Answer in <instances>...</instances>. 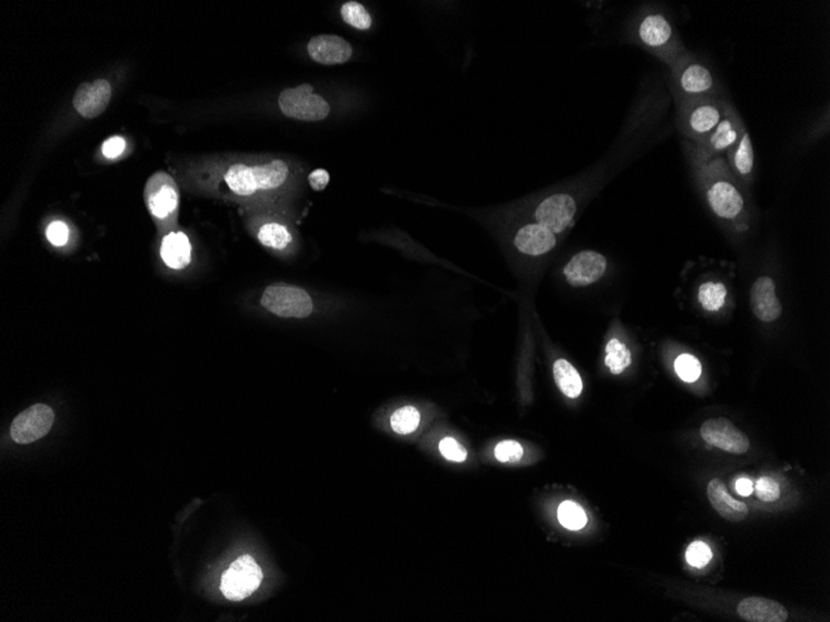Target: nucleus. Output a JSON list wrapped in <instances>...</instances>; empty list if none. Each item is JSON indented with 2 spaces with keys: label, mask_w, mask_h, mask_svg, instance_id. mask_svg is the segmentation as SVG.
Listing matches in <instances>:
<instances>
[{
  "label": "nucleus",
  "mask_w": 830,
  "mask_h": 622,
  "mask_svg": "<svg viewBox=\"0 0 830 622\" xmlns=\"http://www.w3.org/2000/svg\"><path fill=\"white\" fill-rule=\"evenodd\" d=\"M743 127H745V123L735 106L729 101L724 119L718 124V127L697 143L684 141L683 147H686L702 161L724 157L729 148L738 142Z\"/></svg>",
  "instance_id": "423d86ee"
},
{
  "label": "nucleus",
  "mask_w": 830,
  "mask_h": 622,
  "mask_svg": "<svg viewBox=\"0 0 830 622\" xmlns=\"http://www.w3.org/2000/svg\"><path fill=\"white\" fill-rule=\"evenodd\" d=\"M755 492L763 502H776L781 497L780 485L770 477H762L757 481Z\"/></svg>",
  "instance_id": "72a5a7b5"
},
{
  "label": "nucleus",
  "mask_w": 830,
  "mask_h": 622,
  "mask_svg": "<svg viewBox=\"0 0 830 622\" xmlns=\"http://www.w3.org/2000/svg\"><path fill=\"white\" fill-rule=\"evenodd\" d=\"M258 238L264 247L276 248V250H283L293 241L292 234L287 227L278 223H269L261 227Z\"/></svg>",
  "instance_id": "393cba45"
},
{
  "label": "nucleus",
  "mask_w": 830,
  "mask_h": 622,
  "mask_svg": "<svg viewBox=\"0 0 830 622\" xmlns=\"http://www.w3.org/2000/svg\"><path fill=\"white\" fill-rule=\"evenodd\" d=\"M269 312L283 318H306L314 311L313 300L305 290L295 286H269L261 297Z\"/></svg>",
  "instance_id": "1a4fd4ad"
},
{
  "label": "nucleus",
  "mask_w": 830,
  "mask_h": 622,
  "mask_svg": "<svg viewBox=\"0 0 830 622\" xmlns=\"http://www.w3.org/2000/svg\"><path fill=\"white\" fill-rule=\"evenodd\" d=\"M514 244L522 254L541 257L555 248L557 237L548 227L537 223L527 224L515 235Z\"/></svg>",
  "instance_id": "a211bd4d"
},
{
  "label": "nucleus",
  "mask_w": 830,
  "mask_h": 622,
  "mask_svg": "<svg viewBox=\"0 0 830 622\" xmlns=\"http://www.w3.org/2000/svg\"><path fill=\"white\" fill-rule=\"evenodd\" d=\"M607 258L597 251H582L574 255L563 269L567 281L574 287L592 285L607 271Z\"/></svg>",
  "instance_id": "4468645a"
},
{
  "label": "nucleus",
  "mask_w": 830,
  "mask_h": 622,
  "mask_svg": "<svg viewBox=\"0 0 830 622\" xmlns=\"http://www.w3.org/2000/svg\"><path fill=\"white\" fill-rule=\"evenodd\" d=\"M736 490H738V493L741 494V496H751L753 492L752 482L747 479H740L739 481L736 482Z\"/></svg>",
  "instance_id": "4c0bfd02"
},
{
  "label": "nucleus",
  "mask_w": 830,
  "mask_h": 622,
  "mask_svg": "<svg viewBox=\"0 0 830 622\" xmlns=\"http://www.w3.org/2000/svg\"><path fill=\"white\" fill-rule=\"evenodd\" d=\"M726 162L729 171L738 177L747 179L751 177L755 171V150L749 131L743 127L738 142L726 153Z\"/></svg>",
  "instance_id": "412c9836"
},
{
  "label": "nucleus",
  "mask_w": 830,
  "mask_h": 622,
  "mask_svg": "<svg viewBox=\"0 0 830 622\" xmlns=\"http://www.w3.org/2000/svg\"><path fill=\"white\" fill-rule=\"evenodd\" d=\"M262 572L250 555H243L231 563L221 576L220 590L228 600L240 601L250 596L261 586Z\"/></svg>",
  "instance_id": "6e6552de"
},
{
  "label": "nucleus",
  "mask_w": 830,
  "mask_h": 622,
  "mask_svg": "<svg viewBox=\"0 0 830 622\" xmlns=\"http://www.w3.org/2000/svg\"><path fill=\"white\" fill-rule=\"evenodd\" d=\"M750 300L753 314L762 322H773L781 317L782 306L776 293V283L769 276H762L753 282Z\"/></svg>",
  "instance_id": "f3484780"
},
{
  "label": "nucleus",
  "mask_w": 830,
  "mask_h": 622,
  "mask_svg": "<svg viewBox=\"0 0 830 622\" xmlns=\"http://www.w3.org/2000/svg\"><path fill=\"white\" fill-rule=\"evenodd\" d=\"M54 420L55 414L50 406L36 404L14 419L10 427V437L16 444H31L49 434Z\"/></svg>",
  "instance_id": "9b49d317"
},
{
  "label": "nucleus",
  "mask_w": 830,
  "mask_h": 622,
  "mask_svg": "<svg viewBox=\"0 0 830 622\" xmlns=\"http://www.w3.org/2000/svg\"><path fill=\"white\" fill-rule=\"evenodd\" d=\"M439 451L449 461L464 462L468 458V451L452 438H442L439 444Z\"/></svg>",
  "instance_id": "473e14b6"
},
{
  "label": "nucleus",
  "mask_w": 830,
  "mask_h": 622,
  "mask_svg": "<svg viewBox=\"0 0 830 622\" xmlns=\"http://www.w3.org/2000/svg\"><path fill=\"white\" fill-rule=\"evenodd\" d=\"M328 182H330V174L325 169H316V171L311 173L309 177L311 188L316 190V192H321V190L326 188Z\"/></svg>",
  "instance_id": "e433bc0d"
},
{
  "label": "nucleus",
  "mask_w": 830,
  "mask_h": 622,
  "mask_svg": "<svg viewBox=\"0 0 830 622\" xmlns=\"http://www.w3.org/2000/svg\"><path fill=\"white\" fill-rule=\"evenodd\" d=\"M577 212L576 200L566 193L546 198L535 210V220L553 234H561L572 224Z\"/></svg>",
  "instance_id": "f8f14e48"
},
{
  "label": "nucleus",
  "mask_w": 830,
  "mask_h": 622,
  "mask_svg": "<svg viewBox=\"0 0 830 622\" xmlns=\"http://www.w3.org/2000/svg\"><path fill=\"white\" fill-rule=\"evenodd\" d=\"M144 200L155 220H168L179 206L177 183L168 173L155 172L144 186Z\"/></svg>",
  "instance_id": "9d476101"
},
{
  "label": "nucleus",
  "mask_w": 830,
  "mask_h": 622,
  "mask_svg": "<svg viewBox=\"0 0 830 622\" xmlns=\"http://www.w3.org/2000/svg\"><path fill=\"white\" fill-rule=\"evenodd\" d=\"M634 36L644 49L667 68L687 51L669 16L656 10L643 14L635 24Z\"/></svg>",
  "instance_id": "7ed1b4c3"
},
{
  "label": "nucleus",
  "mask_w": 830,
  "mask_h": 622,
  "mask_svg": "<svg viewBox=\"0 0 830 622\" xmlns=\"http://www.w3.org/2000/svg\"><path fill=\"white\" fill-rule=\"evenodd\" d=\"M559 521L567 530L580 531L586 527L588 518L580 504L566 501L559 508Z\"/></svg>",
  "instance_id": "cd10ccee"
},
{
  "label": "nucleus",
  "mask_w": 830,
  "mask_h": 622,
  "mask_svg": "<svg viewBox=\"0 0 830 622\" xmlns=\"http://www.w3.org/2000/svg\"><path fill=\"white\" fill-rule=\"evenodd\" d=\"M728 290L722 282H705L698 289V302L704 310L716 312L725 305Z\"/></svg>",
  "instance_id": "b1692460"
},
{
  "label": "nucleus",
  "mask_w": 830,
  "mask_h": 622,
  "mask_svg": "<svg viewBox=\"0 0 830 622\" xmlns=\"http://www.w3.org/2000/svg\"><path fill=\"white\" fill-rule=\"evenodd\" d=\"M161 257L165 264L173 269H182L189 265L192 258V245L183 233L165 235L162 241Z\"/></svg>",
  "instance_id": "4be33fe9"
},
{
  "label": "nucleus",
  "mask_w": 830,
  "mask_h": 622,
  "mask_svg": "<svg viewBox=\"0 0 830 622\" xmlns=\"http://www.w3.org/2000/svg\"><path fill=\"white\" fill-rule=\"evenodd\" d=\"M729 100L725 96L694 100L676 106V129L685 142L697 143L724 119Z\"/></svg>",
  "instance_id": "20e7f679"
},
{
  "label": "nucleus",
  "mask_w": 830,
  "mask_h": 622,
  "mask_svg": "<svg viewBox=\"0 0 830 622\" xmlns=\"http://www.w3.org/2000/svg\"><path fill=\"white\" fill-rule=\"evenodd\" d=\"M70 231L62 221H53L47 229V237L54 247H64L69 241Z\"/></svg>",
  "instance_id": "f704fd0d"
},
{
  "label": "nucleus",
  "mask_w": 830,
  "mask_h": 622,
  "mask_svg": "<svg viewBox=\"0 0 830 622\" xmlns=\"http://www.w3.org/2000/svg\"><path fill=\"white\" fill-rule=\"evenodd\" d=\"M708 497L716 512L726 521L741 522L749 516V508L741 501L733 499L721 480L714 479L708 482Z\"/></svg>",
  "instance_id": "aec40b11"
},
{
  "label": "nucleus",
  "mask_w": 830,
  "mask_h": 622,
  "mask_svg": "<svg viewBox=\"0 0 830 622\" xmlns=\"http://www.w3.org/2000/svg\"><path fill=\"white\" fill-rule=\"evenodd\" d=\"M279 107L286 117L303 122H318L330 113L326 100L314 93V88L309 84L283 90L279 96Z\"/></svg>",
  "instance_id": "0eeeda50"
},
{
  "label": "nucleus",
  "mask_w": 830,
  "mask_h": 622,
  "mask_svg": "<svg viewBox=\"0 0 830 622\" xmlns=\"http://www.w3.org/2000/svg\"><path fill=\"white\" fill-rule=\"evenodd\" d=\"M289 177L286 162L272 161L261 165L234 164L226 173V183L231 192L240 196H250L258 192H268L282 186Z\"/></svg>",
  "instance_id": "39448f33"
},
{
  "label": "nucleus",
  "mask_w": 830,
  "mask_h": 622,
  "mask_svg": "<svg viewBox=\"0 0 830 622\" xmlns=\"http://www.w3.org/2000/svg\"><path fill=\"white\" fill-rule=\"evenodd\" d=\"M683 148L694 172L707 184L708 203L715 216L733 223L745 216V199L731 179L732 172L726 159L718 157L702 161L686 147Z\"/></svg>",
  "instance_id": "f257e3e1"
},
{
  "label": "nucleus",
  "mask_w": 830,
  "mask_h": 622,
  "mask_svg": "<svg viewBox=\"0 0 830 622\" xmlns=\"http://www.w3.org/2000/svg\"><path fill=\"white\" fill-rule=\"evenodd\" d=\"M342 19L348 26L358 30H368L372 26L371 14L367 12L365 6L358 2H347L342 5Z\"/></svg>",
  "instance_id": "c85d7f7f"
},
{
  "label": "nucleus",
  "mask_w": 830,
  "mask_h": 622,
  "mask_svg": "<svg viewBox=\"0 0 830 622\" xmlns=\"http://www.w3.org/2000/svg\"><path fill=\"white\" fill-rule=\"evenodd\" d=\"M712 559V551L705 542L697 541L689 545L686 551V561L695 568H704Z\"/></svg>",
  "instance_id": "7c9ffc66"
},
{
  "label": "nucleus",
  "mask_w": 830,
  "mask_h": 622,
  "mask_svg": "<svg viewBox=\"0 0 830 622\" xmlns=\"http://www.w3.org/2000/svg\"><path fill=\"white\" fill-rule=\"evenodd\" d=\"M524 456V448L516 441H501L495 448V458L497 461L507 464V462H518Z\"/></svg>",
  "instance_id": "2f4dec72"
},
{
  "label": "nucleus",
  "mask_w": 830,
  "mask_h": 622,
  "mask_svg": "<svg viewBox=\"0 0 830 622\" xmlns=\"http://www.w3.org/2000/svg\"><path fill=\"white\" fill-rule=\"evenodd\" d=\"M420 414L414 406H404L402 409H398L390 417V427L399 435L413 433L420 427Z\"/></svg>",
  "instance_id": "bb28decb"
},
{
  "label": "nucleus",
  "mask_w": 830,
  "mask_h": 622,
  "mask_svg": "<svg viewBox=\"0 0 830 622\" xmlns=\"http://www.w3.org/2000/svg\"><path fill=\"white\" fill-rule=\"evenodd\" d=\"M307 51L313 60L323 65L345 64L354 54L348 41L332 34L313 37L307 44Z\"/></svg>",
  "instance_id": "dca6fc26"
},
{
  "label": "nucleus",
  "mask_w": 830,
  "mask_h": 622,
  "mask_svg": "<svg viewBox=\"0 0 830 622\" xmlns=\"http://www.w3.org/2000/svg\"><path fill=\"white\" fill-rule=\"evenodd\" d=\"M676 372L684 382L694 383L700 378L702 368L700 362L694 355L681 354L676 361Z\"/></svg>",
  "instance_id": "c756f323"
},
{
  "label": "nucleus",
  "mask_w": 830,
  "mask_h": 622,
  "mask_svg": "<svg viewBox=\"0 0 830 622\" xmlns=\"http://www.w3.org/2000/svg\"><path fill=\"white\" fill-rule=\"evenodd\" d=\"M701 437L708 444L729 454L743 455L750 448L747 435L725 417L705 421L701 427Z\"/></svg>",
  "instance_id": "ddd939ff"
},
{
  "label": "nucleus",
  "mask_w": 830,
  "mask_h": 622,
  "mask_svg": "<svg viewBox=\"0 0 830 622\" xmlns=\"http://www.w3.org/2000/svg\"><path fill=\"white\" fill-rule=\"evenodd\" d=\"M553 376H555L557 386L567 397L576 399L582 394V378H580L577 369L566 359H559V361L555 362Z\"/></svg>",
  "instance_id": "5701e85b"
},
{
  "label": "nucleus",
  "mask_w": 830,
  "mask_h": 622,
  "mask_svg": "<svg viewBox=\"0 0 830 622\" xmlns=\"http://www.w3.org/2000/svg\"><path fill=\"white\" fill-rule=\"evenodd\" d=\"M605 352H607L604 361L605 365L611 369L612 374H621L631 365V352H629L627 345L622 344V342L615 340V338L608 342Z\"/></svg>",
  "instance_id": "a878e982"
},
{
  "label": "nucleus",
  "mask_w": 830,
  "mask_h": 622,
  "mask_svg": "<svg viewBox=\"0 0 830 622\" xmlns=\"http://www.w3.org/2000/svg\"><path fill=\"white\" fill-rule=\"evenodd\" d=\"M740 617L749 622H784L788 611L783 605L766 597H746L739 604Z\"/></svg>",
  "instance_id": "6ab92c4d"
},
{
  "label": "nucleus",
  "mask_w": 830,
  "mask_h": 622,
  "mask_svg": "<svg viewBox=\"0 0 830 622\" xmlns=\"http://www.w3.org/2000/svg\"><path fill=\"white\" fill-rule=\"evenodd\" d=\"M667 69L676 107L694 100L725 96L721 82L712 69L689 50Z\"/></svg>",
  "instance_id": "f03ea898"
},
{
  "label": "nucleus",
  "mask_w": 830,
  "mask_h": 622,
  "mask_svg": "<svg viewBox=\"0 0 830 622\" xmlns=\"http://www.w3.org/2000/svg\"><path fill=\"white\" fill-rule=\"evenodd\" d=\"M111 96H112V90L107 79H100L93 82H84L76 90L72 106L76 112L84 119H95L105 112L111 101Z\"/></svg>",
  "instance_id": "2eb2a0df"
},
{
  "label": "nucleus",
  "mask_w": 830,
  "mask_h": 622,
  "mask_svg": "<svg viewBox=\"0 0 830 622\" xmlns=\"http://www.w3.org/2000/svg\"><path fill=\"white\" fill-rule=\"evenodd\" d=\"M124 150H126V141L120 136L111 137L102 144V154L109 159L120 157Z\"/></svg>",
  "instance_id": "c9c22d12"
}]
</instances>
